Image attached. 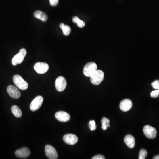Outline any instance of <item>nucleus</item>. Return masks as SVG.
I'll return each instance as SVG.
<instances>
[{"label": "nucleus", "instance_id": "obj_19", "mask_svg": "<svg viewBox=\"0 0 159 159\" xmlns=\"http://www.w3.org/2000/svg\"><path fill=\"white\" fill-rule=\"evenodd\" d=\"M72 22L74 23L77 24V26L79 28H84L85 25V23L83 20H81L80 18L77 16H74L72 18Z\"/></svg>", "mask_w": 159, "mask_h": 159}, {"label": "nucleus", "instance_id": "obj_18", "mask_svg": "<svg viewBox=\"0 0 159 159\" xmlns=\"http://www.w3.org/2000/svg\"><path fill=\"white\" fill-rule=\"evenodd\" d=\"M11 111L13 114L16 117L20 118L22 116V112L18 106H16V105L13 106L12 107Z\"/></svg>", "mask_w": 159, "mask_h": 159}, {"label": "nucleus", "instance_id": "obj_3", "mask_svg": "<svg viewBox=\"0 0 159 159\" xmlns=\"http://www.w3.org/2000/svg\"><path fill=\"white\" fill-rule=\"evenodd\" d=\"M97 70V66L93 62L87 63L83 69V73L87 77H90Z\"/></svg>", "mask_w": 159, "mask_h": 159}, {"label": "nucleus", "instance_id": "obj_20", "mask_svg": "<svg viewBox=\"0 0 159 159\" xmlns=\"http://www.w3.org/2000/svg\"><path fill=\"white\" fill-rule=\"evenodd\" d=\"M110 120L104 117L102 118V128L103 130L105 131L108 128L110 127L109 124Z\"/></svg>", "mask_w": 159, "mask_h": 159}, {"label": "nucleus", "instance_id": "obj_15", "mask_svg": "<svg viewBox=\"0 0 159 159\" xmlns=\"http://www.w3.org/2000/svg\"><path fill=\"white\" fill-rule=\"evenodd\" d=\"M124 142L127 147L130 149H133L135 145V140L134 137L131 135L128 134L125 137Z\"/></svg>", "mask_w": 159, "mask_h": 159}, {"label": "nucleus", "instance_id": "obj_12", "mask_svg": "<svg viewBox=\"0 0 159 159\" xmlns=\"http://www.w3.org/2000/svg\"><path fill=\"white\" fill-rule=\"evenodd\" d=\"M55 117L58 120L61 122H68L70 119V114L63 111L57 112L55 114Z\"/></svg>", "mask_w": 159, "mask_h": 159}, {"label": "nucleus", "instance_id": "obj_7", "mask_svg": "<svg viewBox=\"0 0 159 159\" xmlns=\"http://www.w3.org/2000/svg\"><path fill=\"white\" fill-rule=\"evenodd\" d=\"M35 70L39 74H44L48 70L49 66L47 63L44 62H37L34 66Z\"/></svg>", "mask_w": 159, "mask_h": 159}, {"label": "nucleus", "instance_id": "obj_11", "mask_svg": "<svg viewBox=\"0 0 159 159\" xmlns=\"http://www.w3.org/2000/svg\"><path fill=\"white\" fill-rule=\"evenodd\" d=\"M63 141L66 144L74 145L78 142V138L74 134H67L63 137Z\"/></svg>", "mask_w": 159, "mask_h": 159}, {"label": "nucleus", "instance_id": "obj_4", "mask_svg": "<svg viewBox=\"0 0 159 159\" xmlns=\"http://www.w3.org/2000/svg\"><path fill=\"white\" fill-rule=\"evenodd\" d=\"M27 54V51L24 48L21 49L19 52L16 54L12 60V63L14 66H16L23 62Z\"/></svg>", "mask_w": 159, "mask_h": 159}, {"label": "nucleus", "instance_id": "obj_8", "mask_svg": "<svg viewBox=\"0 0 159 159\" xmlns=\"http://www.w3.org/2000/svg\"><path fill=\"white\" fill-rule=\"evenodd\" d=\"M45 152L47 157L50 159H57L58 157L57 152L55 148L50 145H47L45 147Z\"/></svg>", "mask_w": 159, "mask_h": 159}, {"label": "nucleus", "instance_id": "obj_21", "mask_svg": "<svg viewBox=\"0 0 159 159\" xmlns=\"http://www.w3.org/2000/svg\"><path fill=\"white\" fill-rule=\"evenodd\" d=\"M147 154H148V152H147L146 150H145V149H142V150H140V152H139L138 159H145L146 157L147 156Z\"/></svg>", "mask_w": 159, "mask_h": 159}, {"label": "nucleus", "instance_id": "obj_16", "mask_svg": "<svg viewBox=\"0 0 159 159\" xmlns=\"http://www.w3.org/2000/svg\"><path fill=\"white\" fill-rule=\"evenodd\" d=\"M34 16L35 18L40 20L43 22H46L48 20L47 14L40 10H37L35 12Z\"/></svg>", "mask_w": 159, "mask_h": 159}, {"label": "nucleus", "instance_id": "obj_13", "mask_svg": "<svg viewBox=\"0 0 159 159\" xmlns=\"http://www.w3.org/2000/svg\"><path fill=\"white\" fill-rule=\"evenodd\" d=\"M132 105L131 100L129 99H125L121 101L119 107L122 112H126L129 111L131 108Z\"/></svg>", "mask_w": 159, "mask_h": 159}, {"label": "nucleus", "instance_id": "obj_10", "mask_svg": "<svg viewBox=\"0 0 159 159\" xmlns=\"http://www.w3.org/2000/svg\"><path fill=\"white\" fill-rule=\"evenodd\" d=\"M7 92L11 97L15 99L19 98L21 96L20 91L17 88L12 85L8 86L7 88Z\"/></svg>", "mask_w": 159, "mask_h": 159}, {"label": "nucleus", "instance_id": "obj_22", "mask_svg": "<svg viewBox=\"0 0 159 159\" xmlns=\"http://www.w3.org/2000/svg\"><path fill=\"white\" fill-rule=\"evenodd\" d=\"M89 127L91 131H95L96 130V126L95 124V122L94 120H91L89 122Z\"/></svg>", "mask_w": 159, "mask_h": 159}, {"label": "nucleus", "instance_id": "obj_6", "mask_svg": "<svg viewBox=\"0 0 159 159\" xmlns=\"http://www.w3.org/2000/svg\"><path fill=\"white\" fill-rule=\"evenodd\" d=\"M43 97L41 96H38L35 97L30 106V110L32 112H35L38 110L42 106L43 103Z\"/></svg>", "mask_w": 159, "mask_h": 159}, {"label": "nucleus", "instance_id": "obj_24", "mask_svg": "<svg viewBox=\"0 0 159 159\" xmlns=\"http://www.w3.org/2000/svg\"><path fill=\"white\" fill-rule=\"evenodd\" d=\"M151 85L154 89H159V80L155 81L154 82L152 83Z\"/></svg>", "mask_w": 159, "mask_h": 159}, {"label": "nucleus", "instance_id": "obj_5", "mask_svg": "<svg viewBox=\"0 0 159 159\" xmlns=\"http://www.w3.org/2000/svg\"><path fill=\"white\" fill-rule=\"evenodd\" d=\"M143 132L146 137L149 139H154L156 137L157 135L156 129L149 125H146L144 127Z\"/></svg>", "mask_w": 159, "mask_h": 159}, {"label": "nucleus", "instance_id": "obj_9", "mask_svg": "<svg viewBox=\"0 0 159 159\" xmlns=\"http://www.w3.org/2000/svg\"><path fill=\"white\" fill-rule=\"evenodd\" d=\"M66 81L63 76H59L56 80V89L58 91H63L66 89Z\"/></svg>", "mask_w": 159, "mask_h": 159}, {"label": "nucleus", "instance_id": "obj_14", "mask_svg": "<svg viewBox=\"0 0 159 159\" xmlns=\"http://www.w3.org/2000/svg\"><path fill=\"white\" fill-rule=\"evenodd\" d=\"M30 154V152L27 148H23L17 150L15 152V155L16 157L20 158H26Z\"/></svg>", "mask_w": 159, "mask_h": 159}, {"label": "nucleus", "instance_id": "obj_1", "mask_svg": "<svg viewBox=\"0 0 159 159\" xmlns=\"http://www.w3.org/2000/svg\"><path fill=\"white\" fill-rule=\"evenodd\" d=\"M13 81L15 85L17 86V88L22 90H25L28 88V82L25 81L19 75H15L14 76Z\"/></svg>", "mask_w": 159, "mask_h": 159}, {"label": "nucleus", "instance_id": "obj_17", "mask_svg": "<svg viewBox=\"0 0 159 159\" xmlns=\"http://www.w3.org/2000/svg\"><path fill=\"white\" fill-rule=\"evenodd\" d=\"M60 28L62 30L63 34L65 36H68L71 32V29L69 25H65L63 23H61L60 24Z\"/></svg>", "mask_w": 159, "mask_h": 159}, {"label": "nucleus", "instance_id": "obj_25", "mask_svg": "<svg viewBox=\"0 0 159 159\" xmlns=\"http://www.w3.org/2000/svg\"><path fill=\"white\" fill-rule=\"evenodd\" d=\"M50 5L53 7H55L58 5L59 0H49Z\"/></svg>", "mask_w": 159, "mask_h": 159}, {"label": "nucleus", "instance_id": "obj_2", "mask_svg": "<svg viewBox=\"0 0 159 159\" xmlns=\"http://www.w3.org/2000/svg\"><path fill=\"white\" fill-rule=\"evenodd\" d=\"M104 76V74L103 71L101 70H97L90 76L91 81L94 85H98L103 81Z\"/></svg>", "mask_w": 159, "mask_h": 159}, {"label": "nucleus", "instance_id": "obj_23", "mask_svg": "<svg viewBox=\"0 0 159 159\" xmlns=\"http://www.w3.org/2000/svg\"><path fill=\"white\" fill-rule=\"evenodd\" d=\"M151 96L152 98H156L158 97L159 95V89H156V90L154 91L151 93Z\"/></svg>", "mask_w": 159, "mask_h": 159}, {"label": "nucleus", "instance_id": "obj_26", "mask_svg": "<svg viewBox=\"0 0 159 159\" xmlns=\"http://www.w3.org/2000/svg\"><path fill=\"white\" fill-rule=\"evenodd\" d=\"M93 159H104L105 157L104 156L101 155H97L95 156H94L93 158Z\"/></svg>", "mask_w": 159, "mask_h": 159}, {"label": "nucleus", "instance_id": "obj_27", "mask_svg": "<svg viewBox=\"0 0 159 159\" xmlns=\"http://www.w3.org/2000/svg\"><path fill=\"white\" fill-rule=\"evenodd\" d=\"M154 159H159V155H157L156 156L154 157L153 158Z\"/></svg>", "mask_w": 159, "mask_h": 159}]
</instances>
